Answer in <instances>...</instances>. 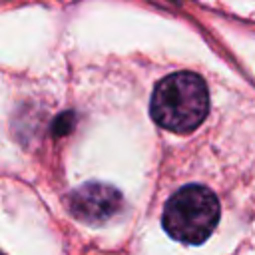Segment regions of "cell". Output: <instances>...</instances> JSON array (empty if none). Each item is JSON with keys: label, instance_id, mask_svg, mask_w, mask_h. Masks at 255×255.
Masks as SVG:
<instances>
[{"label": "cell", "instance_id": "cell-3", "mask_svg": "<svg viewBox=\"0 0 255 255\" xmlns=\"http://www.w3.org/2000/svg\"><path fill=\"white\" fill-rule=\"evenodd\" d=\"M122 207V193L102 181H88L70 195V211L86 223H104Z\"/></svg>", "mask_w": 255, "mask_h": 255}, {"label": "cell", "instance_id": "cell-1", "mask_svg": "<svg viewBox=\"0 0 255 255\" xmlns=\"http://www.w3.org/2000/svg\"><path fill=\"white\" fill-rule=\"evenodd\" d=\"M207 110V86L193 72H175L159 80L149 102L153 122L175 133L195 129L205 120Z\"/></svg>", "mask_w": 255, "mask_h": 255}, {"label": "cell", "instance_id": "cell-2", "mask_svg": "<svg viewBox=\"0 0 255 255\" xmlns=\"http://www.w3.org/2000/svg\"><path fill=\"white\" fill-rule=\"evenodd\" d=\"M219 221V201L211 189L199 183L177 189L165 203L161 223L169 237L181 243H203Z\"/></svg>", "mask_w": 255, "mask_h": 255}]
</instances>
